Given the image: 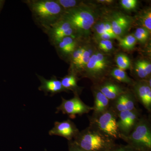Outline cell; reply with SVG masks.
<instances>
[{
	"instance_id": "6da1fadb",
	"label": "cell",
	"mask_w": 151,
	"mask_h": 151,
	"mask_svg": "<svg viewBox=\"0 0 151 151\" xmlns=\"http://www.w3.org/2000/svg\"><path fill=\"white\" fill-rule=\"evenodd\" d=\"M35 22L43 30L62 18L63 9L55 0H25Z\"/></svg>"
},
{
	"instance_id": "7a4b0ae2",
	"label": "cell",
	"mask_w": 151,
	"mask_h": 151,
	"mask_svg": "<svg viewBox=\"0 0 151 151\" xmlns=\"http://www.w3.org/2000/svg\"><path fill=\"white\" fill-rule=\"evenodd\" d=\"M72 142L86 151H107L116 145L115 140L89 126L79 132Z\"/></svg>"
},
{
	"instance_id": "3957f363",
	"label": "cell",
	"mask_w": 151,
	"mask_h": 151,
	"mask_svg": "<svg viewBox=\"0 0 151 151\" xmlns=\"http://www.w3.org/2000/svg\"><path fill=\"white\" fill-rule=\"evenodd\" d=\"M122 139L136 150L151 151V127L150 120L141 116L133 129L127 136L120 135Z\"/></svg>"
},
{
	"instance_id": "277c9868",
	"label": "cell",
	"mask_w": 151,
	"mask_h": 151,
	"mask_svg": "<svg viewBox=\"0 0 151 151\" xmlns=\"http://www.w3.org/2000/svg\"><path fill=\"white\" fill-rule=\"evenodd\" d=\"M63 18L70 23L77 35L89 32L95 23L94 13L81 6L64 11Z\"/></svg>"
},
{
	"instance_id": "5b68a950",
	"label": "cell",
	"mask_w": 151,
	"mask_h": 151,
	"mask_svg": "<svg viewBox=\"0 0 151 151\" xmlns=\"http://www.w3.org/2000/svg\"><path fill=\"white\" fill-rule=\"evenodd\" d=\"M117 113L111 107L107 111L89 118V126L116 140L119 139Z\"/></svg>"
},
{
	"instance_id": "8992f818",
	"label": "cell",
	"mask_w": 151,
	"mask_h": 151,
	"mask_svg": "<svg viewBox=\"0 0 151 151\" xmlns=\"http://www.w3.org/2000/svg\"><path fill=\"white\" fill-rule=\"evenodd\" d=\"M52 45H55L66 37H76L75 30L69 22L62 18L43 31Z\"/></svg>"
},
{
	"instance_id": "52a82bcc",
	"label": "cell",
	"mask_w": 151,
	"mask_h": 151,
	"mask_svg": "<svg viewBox=\"0 0 151 151\" xmlns=\"http://www.w3.org/2000/svg\"><path fill=\"white\" fill-rule=\"evenodd\" d=\"M62 103L56 108V113L61 112L67 114L71 119H74L77 115L81 116L89 113L93 110V108L86 105L79 98V96L74 95L72 99L66 100L63 97Z\"/></svg>"
},
{
	"instance_id": "ba28073f",
	"label": "cell",
	"mask_w": 151,
	"mask_h": 151,
	"mask_svg": "<svg viewBox=\"0 0 151 151\" xmlns=\"http://www.w3.org/2000/svg\"><path fill=\"white\" fill-rule=\"evenodd\" d=\"M117 124L120 135L127 136L134 127L141 117V113L137 108L132 111H124L117 114Z\"/></svg>"
},
{
	"instance_id": "9c48e42d",
	"label": "cell",
	"mask_w": 151,
	"mask_h": 151,
	"mask_svg": "<svg viewBox=\"0 0 151 151\" xmlns=\"http://www.w3.org/2000/svg\"><path fill=\"white\" fill-rule=\"evenodd\" d=\"M79 130L73 122L67 120L62 122H55L54 127L49 132L50 136H58L72 141L79 133Z\"/></svg>"
},
{
	"instance_id": "30bf717a",
	"label": "cell",
	"mask_w": 151,
	"mask_h": 151,
	"mask_svg": "<svg viewBox=\"0 0 151 151\" xmlns=\"http://www.w3.org/2000/svg\"><path fill=\"white\" fill-rule=\"evenodd\" d=\"M135 98L149 112L151 111V87L146 80H139L134 83Z\"/></svg>"
},
{
	"instance_id": "8fae6325",
	"label": "cell",
	"mask_w": 151,
	"mask_h": 151,
	"mask_svg": "<svg viewBox=\"0 0 151 151\" xmlns=\"http://www.w3.org/2000/svg\"><path fill=\"white\" fill-rule=\"evenodd\" d=\"M37 76L41 83L38 89L40 91H43L45 94L50 93L52 96L60 92H68L63 88L60 80H58L55 76H52L50 79H47L38 74Z\"/></svg>"
},
{
	"instance_id": "7c38bea8",
	"label": "cell",
	"mask_w": 151,
	"mask_h": 151,
	"mask_svg": "<svg viewBox=\"0 0 151 151\" xmlns=\"http://www.w3.org/2000/svg\"><path fill=\"white\" fill-rule=\"evenodd\" d=\"M110 22L114 33L119 38L129 29L131 23L129 17L121 13L114 14Z\"/></svg>"
},
{
	"instance_id": "4fadbf2b",
	"label": "cell",
	"mask_w": 151,
	"mask_h": 151,
	"mask_svg": "<svg viewBox=\"0 0 151 151\" xmlns=\"http://www.w3.org/2000/svg\"><path fill=\"white\" fill-rule=\"evenodd\" d=\"M76 39V37H66L55 45L54 46L58 54L62 57L68 58L69 59L71 55L78 46Z\"/></svg>"
},
{
	"instance_id": "5bb4252c",
	"label": "cell",
	"mask_w": 151,
	"mask_h": 151,
	"mask_svg": "<svg viewBox=\"0 0 151 151\" xmlns=\"http://www.w3.org/2000/svg\"><path fill=\"white\" fill-rule=\"evenodd\" d=\"M109 100H113L127 92L122 86L111 82L106 81L101 84L97 88Z\"/></svg>"
},
{
	"instance_id": "9a60e30c",
	"label": "cell",
	"mask_w": 151,
	"mask_h": 151,
	"mask_svg": "<svg viewBox=\"0 0 151 151\" xmlns=\"http://www.w3.org/2000/svg\"><path fill=\"white\" fill-rule=\"evenodd\" d=\"M94 105L93 115H97L105 112L110 108V100L97 89L93 92Z\"/></svg>"
},
{
	"instance_id": "2e32d148",
	"label": "cell",
	"mask_w": 151,
	"mask_h": 151,
	"mask_svg": "<svg viewBox=\"0 0 151 151\" xmlns=\"http://www.w3.org/2000/svg\"><path fill=\"white\" fill-rule=\"evenodd\" d=\"M94 52L92 49L86 47L78 62L73 67L69 68V73H73L77 76L78 73L84 71L90 58Z\"/></svg>"
},
{
	"instance_id": "e0dca14e",
	"label": "cell",
	"mask_w": 151,
	"mask_h": 151,
	"mask_svg": "<svg viewBox=\"0 0 151 151\" xmlns=\"http://www.w3.org/2000/svg\"><path fill=\"white\" fill-rule=\"evenodd\" d=\"M77 79L78 78L76 75L73 73H69L63 77L60 81L63 88L68 92L70 90L74 93V95L79 96L82 88L77 85Z\"/></svg>"
},
{
	"instance_id": "ac0fdd59",
	"label": "cell",
	"mask_w": 151,
	"mask_h": 151,
	"mask_svg": "<svg viewBox=\"0 0 151 151\" xmlns=\"http://www.w3.org/2000/svg\"><path fill=\"white\" fill-rule=\"evenodd\" d=\"M94 30L95 35L108 34L113 36L115 39H119L114 33L110 21H103L97 23L94 25Z\"/></svg>"
},
{
	"instance_id": "d6986e66",
	"label": "cell",
	"mask_w": 151,
	"mask_h": 151,
	"mask_svg": "<svg viewBox=\"0 0 151 151\" xmlns=\"http://www.w3.org/2000/svg\"><path fill=\"white\" fill-rule=\"evenodd\" d=\"M110 75L115 80L122 83L132 85L134 83L133 80L125 72V70H122L118 67L112 69Z\"/></svg>"
},
{
	"instance_id": "ffe728a7",
	"label": "cell",
	"mask_w": 151,
	"mask_h": 151,
	"mask_svg": "<svg viewBox=\"0 0 151 151\" xmlns=\"http://www.w3.org/2000/svg\"><path fill=\"white\" fill-rule=\"evenodd\" d=\"M139 22L142 27L145 28L151 32V11L150 9L144 11L139 17Z\"/></svg>"
},
{
	"instance_id": "44dd1931",
	"label": "cell",
	"mask_w": 151,
	"mask_h": 151,
	"mask_svg": "<svg viewBox=\"0 0 151 151\" xmlns=\"http://www.w3.org/2000/svg\"><path fill=\"white\" fill-rule=\"evenodd\" d=\"M116 62L118 68L122 70H125L131 68V60L128 56L124 53H120L117 55Z\"/></svg>"
},
{
	"instance_id": "7402d4cb",
	"label": "cell",
	"mask_w": 151,
	"mask_h": 151,
	"mask_svg": "<svg viewBox=\"0 0 151 151\" xmlns=\"http://www.w3.org/2000/svg\"><path fill=\"white\" fill-rule=\"evenodd\" d=\"M137 40L133 35H129L120 40V45L127 50H131L134 47Z\"/></svg>"
},
{
	"instance_id": "603a6c76",
	"label": "cell",
	"mask_w": 151,
	"mask_h": 151,
	"mask_svg": "<svg viewBox=\"0 0 151 151\" xmlns=\"http://www.w3.org/2000/svg\"><path fill=\"white\" fill-rule=\"evenodd\" d=\"M121 96L127 111H132L136 109V99L134 95L129 92H126Z\"/></svg>"
},
{
	"instance_id": "cb8c5ba5",
	"label": "cell",
	"mask_w": 151,
	"mask_h": 151,
	"mask_svg": "<svg viewBox=\"0 0 151 151\" xmlns=\"http://www.w3.org/2000/svg\"><path fill=\"white\" fill-rule=\"evenodd\" d=\"M134 72L136 76L140 79L139 80H147L150 78L144 67L142 60H138L135 63Z\"/></svg>"
},
{
	"instance_id": "d4e9b609",
	"label": "cell",
	"mask_w": 151,
	"mask_h": 151,
	"mask_svg": "<svg viewBox=\"0 0 151 151\" xmlns=\"http://www.w3.org/2000/svg\"><path fill=\"white\" fill-rule=\"evenodd\" d=\"M150 31L145 28L140 27L138 28L133 35L136 38L137 41L140 42L141 43L146 42L150 36Z\"/></svg>"
},
{
	"instance_id": "484cf974",
	"label": "cell",
	"mask_w": 151,
	"mask_h": 151,
	"mask_svg": "<svg viewBox=\"0 0 151 151\" xmlns=\"http://www.w3.org/2000/svg\"><path fill=\"white\" fill-rule=\"evenodd\" d=\"M64 11L80 6L79 2L76 0H55Z\"/></svg>"
},
{
	"instance_id": "4316f807",
	"label": "cell",
	"mask_w": 151,
	"mask_h": 151,
	"mask_svg": "<svg viewBox=\"0 0 151 151\" xmlns=\"http://www.w3.org/2000/svg\"><path fill=\"white\" fill-rule=\"evenodd\" d=\"M112 109L116 113H118L124 111H127V109L124 104V101L121 95L116 99L113 100V103L111 106H110Z\"/></svg>"
},
{
	"instance_id": "83f0119b",
	"label": "cell",
	"mask_w": 151,
	"mask_h": 151,
	"mask_svg": "<svg viewBox=\"0 0 151 151\" xmlns=\"http://www.w3.org/2000/svg\"><path fill=\"white\" fill-rule=\"evenodd\" d=\"M98 42L99 48L103 51L109 52L114 49L111 40H98Z\"/></svg>"
},
{
	"instance_id": "f1b7e54d",
	"label": "cell",
	"mask_w": 151,
	"mask_h": 151,
	"mask_svg": "<svg viewBox=\"0 0 151 151\" xmlns=\"http://www.w3.org/2000/svg\"><path fill=\"white\" fill-rule=\"evenodd\" d=\"M121 4L122 7L127 10H133L137 7L138 2L137 0H122Z\"/></svg>"
},
{
	"instance_id": "f546056e",
	"label": "cell",
	"mask_w": 151,
	"mask_h": 151,
	"mask_svg": "<svg viewBox=\"0 0 151 151\" xmlns=\"http://www.w3.org/2000/svg\"><path fill=\"white\" fill-rule=\"evenodd\" d=\"M107 151H138L129 145H118Z\"/></svg>"
},
{
	"instance_id": "4dcf8cb0",
	"label": "cell",
	"mask_w": 151,
	"mask_h": 151,
	"mask_svg": "<svg viewBox=\"0 0 151 151\" xmlns=\"http://www.w3.org/2000/svg\"><path fill=\"white\" fill-rule=\"evenodd\" d=\"M68 151H86L75 145L72 141H68Z\"/></svg>"
},
{
	"instance_id": "1f68e13d",
	"label": "cell",
	"mask_w": 151,
	"mask_h": 151,
	"mask_svg": "<svg viewBox=\"0 0 151 151\" xmlns=\"http://www.w3.org/2000/svg\"><path fill=\"white\" fill-rule=\"evenodd\" d=\"M96 36V39L98 40H111L115 39L113 36L108 34H103Z\"/></svg>"
},
{
	"instance_id": "d6a6232c",
	"label": "cell",
	"mask_w": 151,
	"mask_h": 151,
	"mask_svg": "<svg viewBox=\"0 0 151 151\" xmlns=\"http://www.w3.org/2000/svg\"><path fill=\"white\" fill-rule=\"evenodd\" d=\"M143 63L144 67L147 72V74L149 76H150L151 73V64L150 61L146 60H142Z\"/></svg>"
},
{
	"instance_id": "836d02e7",
	"label": "cell",
	"mask_w": 151,
	"mask_h": 151,
	"mask_svg": "<svg viewBox=\"0 0 151 151\" xmlns=\"http://www.w3.org/2000/svg\"><path fill=\"white\" fill-rule=\"evenodd\" d=\"M97 1L100 3H102V4H107L113 2V1H112V0H99V1Z\"/></svg>"
},
{
	"instance_id": "e575fe53",
	"label": "cell",
	"mask_w": 151,
	"mask_h": 151,
	"mask_svg": "<svg viewBox=\"0 0 151 151\" xmlns=\"http://www.w3.org/2000/svg\"><path fill=\"white\" fill-rule=\"evenodd\" d=\"M5 3V1H4V0H0V13H1L2 10Z\"/></svg>"
}]
</instances>
